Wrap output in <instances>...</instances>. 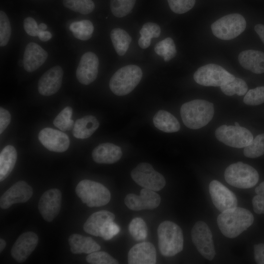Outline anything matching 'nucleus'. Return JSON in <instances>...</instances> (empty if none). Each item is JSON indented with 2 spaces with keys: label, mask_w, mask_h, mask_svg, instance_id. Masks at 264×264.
<instances>
[{
  "label": "nucleus",
  "mask_w": 264,
  "mask_h": 264,
  "mask_svg": "<svg viewBox=\"0 0 264 264\" xmlns=\"http://www.w3.org/2000/svg\"><path fill=\"white\" fill-rule=\"evenodd\" d=\"M11 115L9 112L0 107V133L1 134L9 124Z\"/></svg>",
  "instance_id": "46"
},
{
  "label": "nucleus",
  "mask_w": 264,
  "mask_h": 264,
  "mask_svg": "<svg viewBox=\"0 0 264 264\" xmlns=\"http://www.w3.org/2000/svg\"><path fill=\"white\" fill-rule=\"evenodd\" d=\"M160 196L152 190L143 188L139 195L130 193L124 199V203L128 208L133 211L154 209L160 204Z\"/></svg>",
  "instance_id": "13"
},
{
  "label": "nucleus",
  "mask_w": 264,
  "mask_h": 264,
  "mask_svg": "<svg viewBox=\"0 0 264 264\" xmlns=\"http://www.w3.org/2000/svg\"><path fill=\"white\" fill-rule=\"evenodd\" d=\"M17 159V153L12 145L5 146L0 154V181L4 180L12 171Z\"/></svg>",
  "instance_id": "28"
},
{
  "label": "nucleus",
  "mask_w": 264,
  "mask_h": 264,
  "mask_svg": "<svg viewBox=\"0 0 264 264\" xmlns=\"http://www.w3.org/2000/svg\"><path fill=\"white\" fill-rule=\"evenodd\" d=\"M87 262L90 264H118L119 262L104 251H96L88 254Z\"/></svg>",
  "instance_id": "39"
},
{
  "label": "nucleus",
  "mask_w": 264,
  "mask_h": 264,
  "mask_svg": "<svg viewBox=\"0 0 264 264\" xmlns=\"http://www.w3.org/2000/svg\"><path fill=\"white\" fill-rule=\"evenodd\" d=\"M23 27L27 34L31 36H36L39 31V25L36 21L31 17H27L24 20Z\"/></svg>",
  "instance_id": "45"
},
{
  "label": "nucleus",
  "mask_w": 264,
  "mask_h": 264,
  "mask_svg": "<svg viewBox=\"0 0 264 264\" xmlns=\"http://www.w3.org/2000/svg\"><path fill=\"white\" fill-rule=\"evenodd\" d=\"M154 51L163 57L165 62L169 61L176 54L175 44L173 40L170 37L158 42L154 47Z\"/></svg>",
  "instance_id": "32"
},
{
  "label": "nucleus",
  "mask_w": 264,
  "mask_h": 264,
  "mask_svg": "<svg viewBox=\"0 0 264 264\" xmlns=\"http://www.w3.org/2000/svg\"><path fill=\"white\" fill-rule=\"evenodd\" d=\"M254 221L252 213L246 209L236 207L221 212L217 218V223L222 234L229 238H235L250 227Z\"/></svg>",
  "instance_id": "1"
},
{
  "label": "nucleus",
  "mask_w": 264,
  "mask_h": 264,
  "mask_svg": "<svg viewBox=\"0 0 264 264\" xmlns=\"http://www.w3.org/2000/svg\"><path fill=\"white\" fill-rule=\"evenodd\" d=\"M47 28L46 24L44 23H41L39 25V31H45Z\"/></svg>",
  "instance_id": "51"
},
{
  "label": "nucleus",
  "mask_w": 264,
  "mask_h": 264,
  "mask_svg": "<svg viewBox=\"0 0 264 264\" xmlns=\"http://www.w3.org/2000/svg\"><path fill=\"white\" fill-rule=\"evenodd\" d=\"M71 252L73 254H90L98 251L101 246L91 237L78 234L71 235L68 238Z\"/></svg>",
  "instance_id": "25"
},
{
  "label": "nucleus",
  "mask_w": 264,
  "mask_h": 264,
  "mask_svg": "<svg viewBox=\"0 0 264 264\" xmlns=\"http://www.w3.org/2000/svg\"><path fill=\"white\" fill-rule=\"evenodd\" d=\"M99 65L97 56L92 52L84 53L76 71V78L82 84L88 85L96 79L98 72Z\"/></svg>",
  "instance_id": "16"
},
{
  "label": "nucleus",
  "mask_w": 264,
  "mask_h": 264,
  "mask_svg": "<svg viewBox=\"0 0 264 264\" xmlns=\"http://www.w3.org/2000/svg\"><path fill=\"white\" fill-rule=\"evenodd\" d=\"M72 109L70 107L64 108L53 120L54 125L62 131L71 130L74 126V121L71 119Z\"/></svg>",
  "instance_id": "35"
},
{
  "label": "nucleus",
  "mask_w": 264,
  "mask_h": 264,
  "mask_svg": "<svg viewBox=\"0 0 264 264\" xmlns=\"http://www.w3.org/2000/svg\"><path fill=\"white\" fill-rule=\"evenodd\" d=\"M11 28L7 15L2 10L0 11V45L4 46L9 41Z\"/></svg>",
  "instance_id": "40"
},
{
  "label": "nucleus",
  "mask_w": 264,
  "mask_h": 264,
  "mask_svg": "<svg viewBox=\"0 0 264 264\" xmlns=\"http://www.w3.org/2000/svg\"><path fill=\"white\" fill-rule=\"evenodd\" d=\"M158 246L162 255L173 257L183 248V236L181 228L169 220L162 222L157 228Z\"/></svg>",
  "instance_id": "3"
},
{
  "label": "nucleus",
  "mask_w": 264,
  "mask_h": 264,
  "mask_svg": "<svg viewBox=\"0 0 264 264\" xmlns=\"http://www.w3.org/2000/svg\"><path fill=\"white\" fill-rule=\"evenodd\" d=\"M160 33V27L156 23L151 22L145 23L139 31L141 36L138 40L139 46L143 49L148 48L150 45L151 39L158 38Z\"/></svg>",
  "instance_id": "30"
},
{
  "label": "nucleus",
  "mask_w": 264,
  "mask_h": 264,
  "mask_svg": "<svg viewBox=\"0 0 264 264\" xmlns=\"http://www.w3.org/2000/svg\"><path fill=\"white\" fill-rule=\"evenodd\" d=\"M64 71L59 66L50 68L41 76L38 83L39 92L44 96H50L60 88Z\"/></svg>",
  "instance_id": "19"
},
{
  "label": "nucleus",
  "mask_w": 264,
  "mask_h": 264,
  "mask_svg": "<svg viewBox=\"0 0 264 264\" xmlns=\"http://www.w3.org/2000/svg\"><path fill=\"white\" fill-rule=\"evenodd\" d=\"M192 242L199 253L205 258L212 261L216 254L212 232L207 224L198 221L191 231Z\"/></svg>",
  "instance_id": "11"
},
{
  "label": "nucleus",
  "mask_w": 264,
  "mask_h": 264,
  "mask_svg": "<svg viewBox=\"0 0 264 264\" xmlns=\"http://www.w3.org/2000/svg\"><path fill=\"white\" fill-rule=\"evenodd\" d=\"M110 37L117 54L119 56L124 55L132 42L129 34L124 29L116 28L111 31Z\"/></svg>",
  "instance_id": "29"
},
{
  "label": "nucleus",
  "mask_w": 264,
  "mask_h": 264,
  "mask_svg": "<svg viewBox=\"0 0 264 264\" xmlns=\"http://www.w3.org/2000/svg\"><path fill=\"white\" fill-rule=\"evenodd\" d=\"M63 4L70 10L82 14H89L95 8L92 0H63Z\"/></svg>",
  "instance_id": "37"
},
{
  "label": "nucleus",
  "mask_w": 264,
  "mask_h": 264,
  "mask_svg": "<svg viewBox=\"0 0 264 264\" xmlns=\"http://www.w3.org/2000/svg\"><path fill=\"white\" fill-rule=\"evenodd\" d=\"M238 61L244 68L256 74L264 73V52L249 49L241 52Z\"/></svg>",
  "instance_id": "23"
},
{
  "label": "nucleus",
  "mask_w": 264,
  "mask_h": 264,
  "mask_svg": "<svg viewBox=\"0 0 264 264\" xmlns=\"http://www.w3.org/2000/svg\"><path fill=\"white\" fill-rule=\"evenodd\" d=\"M217 139L230 147L242 148L251 143L253 139L251 132L247 129L236 126L223 125L215 131Z\"/></svg>",
  "instance_id": "10"
},
{
  "label": "nucleus",
  "mask_w": 264,
  "mask_h": 264,
  "mask_svg": "<svg viewBox=\"0 0 264 264\" xmlns=\"http://www.w3.org/2000/svg\"><path fill=\"white\" fill-rule=\"evenodd\" d=\"M122 155L120 147L110 143L100 144L92 152L93 160L101 164L114 163L120 160Z\"/></svg>",
  "instance_id": "22"
},
{
  "label": "nucleus",
  "mask_w": 264,
  "mask_h": 264,
  "mask_svg": "<svg viewBox=\"0 0 264 264\" xmlns=\"http://www.w3.org/2000/svg\"><path fill=\"white\" fill-rule=\"evenodd\" d=\"M171 10L176 14H183L191 10L196 0H167Z\"/></svg>",
  "instance_id": "42"
},
{
  "label": "nucleus",
  "mask_w": 264,
  "mask_h": 264,
  "mask_svg": "<svg viewBox=\"0 0 264 264\" xmlns=\"http://www.w3.org/2000/svg\"><path fill=\"white\" fill-rule=\"evenodd\" d=\"M32 195V187L24 181H19L11 186L0 197V207L6 209L14 204L25 202Z\"/></svg>",
  "instance_id": "15"
},
{
  "label": "nucleus",
  "mask_w": 264,
  "mask_h": 264,
  "mask_svg": "<svg viewBox=\"0 0 264 264\" xmlns=\"http://www.w3.org/2000/svg\"><path fill=\"white\" fill-rule=\"evenodd\" d=\"M235 78L223 67L214 64L202 66L194 74L195 82L204 86L220 87Z\"/></svg>",
  "instance_id": "8"
},
{
  "label": "nucleus",
  "mask_w": 264,
  "mask_h": 264,
  "mask_svg": "<svg viewBox=\"0 0 264 264\" xmlns=\"http://www.w3.org/2000/svg\"><path fill=\"white\" fill-rule=\"evenodd\" d=\"M129 232L136 241L146 240L148 235V228L145 221L140 218L133 219L129 225Z\"/></svg>",
  "instance_id": "34"
},
{
  "label": "nucleus",
  "mask_w": 264,
  "mask_h": 264,
  "mask_svg": "<svg viewBox=\"0 0 264 264\" xmlns=\"http://www.w3.org/2000/svg\"><path fill=\"white\" fill-rule=\"evenodd\" d=\"M75 191L82 201L89 207L104 206L111 198L110 193L107 188L100 183L88 179L79 182Z\"/></svg>",
  "instance_id": "5"
},
{
  "label": "nucleus",
  "mask_w": 264,
  "mask_h": 264,
  "mask_svg": "<svg viewBox=\"0 0 264 264\" xmlns=\"http://www.w3.org/2000/svg\"><path fill=\"white\" fill-rule=\"evenodd\" d=\"M254 259L259 264H264V243H259L254 246Z\"/></svg>",
  "instance_id": "47"
},
{
  "label": "nucleus",
  "mask_w": 264,
  "mask_h": 264,
  "mask_svg": "<svg viewBox=\"0 0 264 264\" xmlns=\"http://www.w3.org/2000/svg\"><path fill=\"white\" fill-rule=\"evenodd\" d=\"M62 201L61 191L53 188L45 191L41 197L38 209L44 219L47 222L52 221L60 211Z\"/></svg>",
  "instance_id": "14"
},
{
  "label": "nucleus",
  "mask_w": 264,
  "mask_h": 264,
  "mask_svg": "<svg viewBox=\"0 0 264 264\" xmlns=\"http://www.w3.org/2000/svg\"><path fill=\"white\" fill-rule=\"evenodd\" d=\"M243 102L250 106L259 105L264 103V86L248 90L243 98Z\"/></svg>",
  "instance_id": "41"
},
{
  "label": "nucleus",
  "mask_w": 264,
  "mask_h": 264,
  "mask_svg": "<svg viewBox=\"0 0 264 264\" xmlns=\"http://www.w3.org/2000/svg\"><path fill=\"white\" fill-rule=\"evenodd\" d=\"M99 126V122L95 116L87 115L75 122L72 134L77 138H87L96 131Z\"/></svg>",
  "instance_id": "26"
},
{
  "label": "nucleus",
  "mask_w": 264,
  "mask_h": 264,
  "mask_svg": "<svg viewBox=\"0 0 264 264\" xmlns=\"http://www.w3.org/2000/svg\"><path fill=\"white\" fill-rule=\"evenodd\" d=\"M222 92L226 95L232 96L235 94L239 96L245 94L248 89L246 82L239 78L233 80L220 87Z\"/></svg>",
  "instance_id": "33"
},
{
  "label": "nucleus",
  "mask_w": 264,
  "mask_h": 264,
  "mask_svg": "<svg viewBox=\"0 0 264 264\" xmlns=\"http://www.w3.org/2000/svg\"><path fill=\"white\" fill-rule=\"evenodd\" d=\"M254 30L264 44V25L257 24L255 26Z\"/></svg>",
  "instance_id": "49"
},
{
  "label": "nucleus",
  "mask_w": 264,
  "mask_h": 264,
  "mask_svg": "<svg viewBox=\"0 0 264 264\" xmlns=\"http://www.w3.org/2000/svg\"><path fill=\"white\" fill-rule=\"evenodd\" d=\"M6 243L5 241L2 239H0V252H1L6 246Z\"/></svg>",
  "instance_id": "50"
},
{
  "label": "nucleus",
  "mask_w": 264,
  "mask_h": 264,
  "mask_svg": "<svg viewBox=\"0 0 264 264\" xmlns=\"http://www.w3.org/2000/svg\"><path fill=\"white\" fill-rule=\"evenodd\" d=\"M256 195L252 199V205L254 212L258 214H264V181L256 188Z\"/></svg>",
  "instance_id": "43"
},
{
  "label": "nucleus",
  "mask_w": 264,
  "mask_h": 264,
  "mask_svg": "<svg viewBox=\"0 0 264 264\" xmlns=\"http://www.w3.org/2000/svg\"><path fill=\"white\" fill-rule=\"evenodd\" d=\"M153 120L154 126L162 132H174L180 130V126L177 119L166 110H158L154 115Z\"/></svg>",
  "instance_id": "27"
},
{
  "label": "nucleus",
  "mask_w": 264,
  "mask_h": 264,
  "mask_svg": "<svg viewBox=\"0 0 264 264\" xmlns=\"http://www.w3.org/2000/svg\"><path fill=\"white\" fill-rule=\"evenodd\" d=\"M38 139L44 147L52 152L62 153L69 146V139L66 134L50 128L42 129L38 134Z\"/></svg>",
  "instance_id": "17"
},
{
  "label": "nucleus",
  "mask_w": 264,
  "mask_h": 264,
  "mask_svg": "<svg viewBox=\"0 0 264 264\" xmlns=\"http://www.w3.org/2000/svg\"><path fill=\"white\" fill-rule=\"evenodd\" d=\"M37 36L41 41L47 42L52 38V34L48 31H39Z\"/></svg>",
  "instance_id": "48"
},
{
  "label": "nucleus",
  "mask_w": 264,
  "mask_h": 264,
  "mask_svg": "<svg viewBox=\"0 0 264 264\" xmlns=\"http://www.w3.org/2000/svg\"><path fill=\"white\" fill-rule=\"evenodd\" d=\"M69 28L76 38L82 41L89 40L94 30L92 23L88 20L74 22L70 24Z\"/></svg>",
  "instance_id": "31"
},
{
  "label": "nucleus",
  "mask_w": 264,
  "mask_h": 264,
  "mask_svg": "<svg viewBox=\"0 0 264 264\" xmlns=\"http://www.w3.org/2000/svg\"><path fill=\"white\" fill-rule=\"evenodd\" d=\"M180 113L187 127L198 129L206 126L212 119L214 114V105L204 100H194L183 104Z\"/></svg>",
  "instance_id": "2"
},
{
  "label": "nucleus",
  "mask_w": 264,
  "mask_h": 264,
  "mask_svg": "<svg viewBox=\"0 0 264 264\" xmlns=\"http://www.w3.org/2000/svg\"><path fill=\"white\" fill-rule=\"evenodd\" d=\"M47 57V52L41 46L34 42L29 43L25 47L23 57L24 69L29 72L35 71L44 64Z\"/></svg>",
  "instance_id": "21"
},
{
  "label": "nucleus",
  "mask_w": 264,
  "mask_h": 264,
  "mask_svg": "<svg viewBox=\"0 0 264 264\" xmlns=\"http://www.w3.org/2000/svg\"><path fill=\"white\" fill-rule=\"evenodd\" d=\"M143 73L137 66L127 65L117 70L111 77L109 87L117 96H124L131 92L139 83Z\"/></svg>",
  "instance_id": "4"
},
{
  "label": "nucleus",
  "mask_w": 264,
  "mask_h": 264,
  "mask_svg": "<svg viewBox=\"0 0 264 264\" xmlns=\"http://www.w3.org/2000/svg\"><path fill=\"white\" fill-rule=\"evenodd\" d=\"M244 155L249 158L258 157L264 154V133L258 135L248 146L244 147Z\"/></svg>",
  "instance_id": "38"
},
{
  "label": "nucleus",
  "mask_w": 264,
  "mask_h": 264,
  "mask_svg": "<svg viewBox=\"0 0 264 264\" xmlns=\"http://www.w3.org/2000/svg\"><path fill=\"white\" fill-rule=\"evenodd\" d=\"M235 126H240L239 123L237 122H235Z\"/></svg>",
  "instance_id": "52"
},
{
  "label": "nucleus",
  "mask_w": 264,
  "mask_h": 264,
  "mask_svg": "<svg viewBox=\"0 0 264 264\" xmlns=\"http://www.w3.org/2000/svg\"><path fill=\"white\" fill-rule=\"evenodd\" d=\"M132 179L144 188L159 191L166 185L164 177L148 163L138 164L131 173Z\"/></svg>",
  "instance_id": "9"
},
{
  "label": "nucleus",
  "mask_w": 264,
  "mask_h": 264,
  "mask_svg": "<svg viewBox=\"0 0 264 264\" xmlns=\"http://www.w3.org/2000/svg\"><path fill=\"white\" fill-rule=\"evenodd\" d=\"M209 190L214 205L220 212L237 206L238 200L235 195L220 181L212 180L209 184Z\"/></svg>",
  "instance_id": "12"
},
{
  "label": "nucleus",
  "mask_w": 264,
  "mask_h": 264,
  "mask_svg": "<svg viewBox=\"0 0 264 264\" xmlns=\"http://www.w3.org/2000/svg\"><path fill=\"white\" fill-rule=\"evenodd\" d=\"M115 215L107 210H101L91 215L85 222L83 229L90 235L100 237L101 231L108 222L113 221Z\"/></svg>",
  "instance_id": "24"
},
{
  "label": "nucleus",
  "mask_w": 264,
  "mask_h": 264,
  "mask_svg": "<svg viewBox=\"0 0 264 264\" xmlns=\"http://www.w3.org/2000/svg\"><path fill=\"white\" fill-rule=\"evenodd\" d=\"M246 26L244 18L238 13L225 15L214 22L211 26L213 34L223 40L234 39L242 33Z\"/></svg>",
  "instance_id": "7"
},
{
  "label": "nucleus",
  "mask_w": 264,
  "mask_h": 264,
  "mask_svg": "<svg viewBox=\"0 0 264 264\" xmlns=\"http://www.w3.org/2000/svg\"><path fill=\"white\" fill-rule=\"evenodd\" d=\"M226 181L236 188L248 189L254 186L259 180V174L248 164L238 162L230 165L224 172Z\"/></svg>",
  "instance_id": "6"
},
{
  "label": "nucleus",
  "mask_w": 264,
  "mask_h": 264,
  "mask_svg": "<svg viewBox=\"0 0 264 264\" xmlns=\"http://www.w3.org/2000/svg\"><path fill=\"white\" fill-rule=\"evenodd\" d=\"M136 0H110V8L112 14L117 18L129 14L133 9Z\"/></svg>",
  "instance_id": "36"
},
{
  "label": "nucleus",
  "mask_w": 264,
  "mask_h": 264,
  "mask_svg": "<svg viewBox=\"0 0 264 264\" xmlns=\"http://www.w3.org/2000/svg\"><path fill=\"white\" fill-rule=\"evenodd\" d=\"M38 237L33 232L28 231L21 234L13 244L11 255L19 263H23L28 258L37 245Z\"/></svg>",
  "instance_id": "18"
},
{
  "label": "nucleus",
  "mask_w": 264,
  "mask_h": 264,
  "mask_svg": "<svg viewBox=\"0 0 264 264\" xmlns=\"http://www.w3.org/2000/svg\"><path fill=\"white\" fill-rule=\"evenodd\" d=\"M120 227L113 221L107 222L101 230L100 237L105 240H110L120 231Z\"/></svg>",
  "instance_id": "44"
},
{
  "label": "nucleus",
  "mask_w": 264,
  "mask_h": 264,
  "mask_svg": "<svg viewBox=\"0 0 264 264\" xmlns=\"http://www.w3.org/2000/svg\"><path fill=\"white\" fill-rule=\"evenodd\" d=\"M129 264H156V250L154 244L150 242L138 243L133 246L128 254Z\"/></svg>",
  "instance_id": "20"
}]
</instances>
